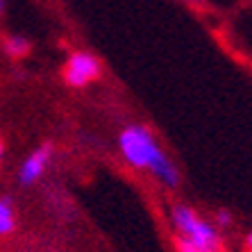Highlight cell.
<instances>
[{"mask_svg": "<svg viewBox=\"0 0 252 252\" xmlns=\"http://www.w3.org/2000/svg\"><path fill=\"white\" fill-rule=\"evenodd\" d=\"M102 73V66H100L98 57L87 50H75L70 53L66 59L64 68H62V77H64L66 87L70 89H84L91 82H95Z\"/></svg>", "mask_w": 252, "mask_h": 252, "instance_id": "3", "label": "cell"}, {"mask_svg": "<svg viewBox=\"0 0 252 252\" xmlns=\"http://www.w3.org/2000/svg\"><path fill=\"white\" fill-rule=\"evenodd\" d=\"M2 157H5V141L0 139V164H2Z\"/></svg>", "mask_w": 252, "mask_h": 252, "instance_id": "8", "label": "cell"}, {"mask_svg": "<svg viewBox=\"0 0 252 252\" xmlns=\"http://www.w3.org/2000/svg\"><path fill=\"white\" fill-rule=\"evenodd\" d=\"M246 243H248V248H250V250H252V232H250V234H248V239H246Z\"/></svg>", "mask_w": 252, "mask_h": 252, "instance_id": "9", "label": "cell"}, {"mask_svg": "<svg viewBox=\"0 0 252 252\" xmlns=\"http://www.w3.org/2000/svg\"><path fill=\"white\" fill-rule=\"evenodd\" d=\"M2 53L9 59H25L32 53V41L23 34H9L2 39Z\"/></svg>", "mask_w": 252, "mask_h": 252, "instance_id": "5", "label": "cell"}, {"mask_svg": "<svg viewBox=\"0 0 252 252\" xmlns=\"http://www.w3.org/2000/svg\"><path fill=\"white\" fill-rule=\"evenodd\" d=\"M118 148L129 166L134 168L150 170L159 182L166 187H177L180 184V170L170 161L166 153H161L157 139L153 132L143 125H127L118 136Z\"/></svg>", "mask_w": 252, "mask_h": 252, "instance_id": "1", "label": "cell"}, {"mask_svg": "<svg viewBox=\"0 0 252 252\" xmlns=\"http://www.w3.org/2000/svg\"><path fill=\"white\" fill-rule=\"evenodd\" d=\"M216 220L220 227H229L232 225V214H229L227 209H218L216 211Z\"/></svg>", "mask_w": 252, "mask_h": 252, "instance_id": "7", "label": "cell"}, {"mask_svg": "<svg viewBox=\"0 0 252 252\" xmlns=\"http://www.w3.org/2000/svg\"><path fill=\"white\" fill-rule=\"evenodd\" d=\"M53 155H55V148L50 141L41 143L39 148H34V150L23 159V164L18 166V173H16L18 184H21V187H32V184L39 182L43 177V173L48 170V166H50Z\"/></svg>", "mask_w": 252, "mask_h": 252, "instance_id": "4", "label": "cell"}, {"mask_svg": "<svg viewBox=\"0 0 252 252\" xmlns=\"http://www.w3.org/2000/svg\"><path fill=\"white\" fill-rule=\"evenodd\" d=\"M170 220L175 225L177 234L191 243L198 252H220V236L216 227L200 218L191 207L177 205L170 211Z\"/></svg>", "mask_w": 252, "mask_h": 252, "instance_id": "2", "label": "cell"}, {"mask_svg": "<svg viewBox=\"0 0 252 252\" xmlns=\"http://www.w3.org/2000/svg\"><path fill=\"white\" fill-rule=\"evenodd\" d=\"M16 207L9 195H0V236H9L16 232Z\"/></svg>", "mask_w": 252, "mask_h": 252, "instance_id": "6", "label": "cell"}, {"mask_svg": "<svg viewBox=\"0 0 252 252\" xmlns=\"http://www.w3.org/2000/svg\"><path fill=\"white\" fill-rule=\"evenodd\" d=\"M5 12V0H0V14Z\"/></svg>", "mask_w": 252, "mask_h": 252, "instance_id": "10", "label": "cell"}]
</instances>
